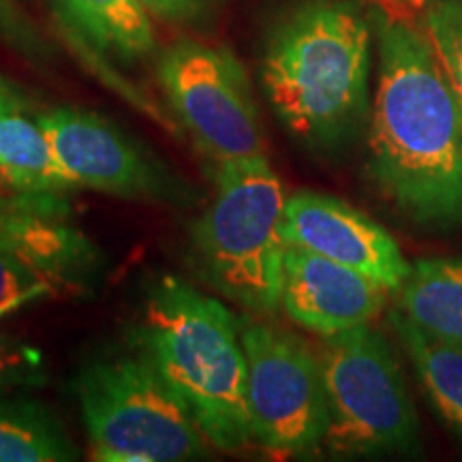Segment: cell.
Returning a JSON list of instances; mask_svg holds the SVG:
<instances>
[{
    "label": "cell",
    "instance_id": "obj_1",
    "mask_svg": "<svg viewBox=\"0 0 462 462\" xmlns=\"http://www.w3.org/2000/svg\"><path fill=\"white\" fill-rule=\"evenodd\" d=\"M368 167L381 193L420 225H462V109L424 31L379 26Z\"/></svg>",
    "mask_w": 462,
    "mask_h": 462
},
{
    "label": "cell",
    "instance_id": "obj_2",
    "mask_svg": "<svg viewBox=\"0 0 462 462\" xmlns=\"http://www.w3.org/2000/svg\"><path fill=\"white\" fill-rule=\"evenodd\" d=\"M371 28L349 0H309L270 37L262 86L282 126L315 150H337L368 118Z\"/></svg>",
    "mask_w": 462,
    "mask_h": 462
},
{
    "label": "cell",
    "instance_id": "obj_3",
    "mask_svg": "<svg viewBox=\"0 0 462 462\" xmlns=\"http://www.w3.org/2000/svg\"><path fill=\"white\" fill-rule=\"evenodd\" d=\"M137 337L142 354L189 409L208 443L223 452L245 448L251 439L246 357L227 306L165 274L150 287Z\"/></svg>",
    "mask_w": 462,
    "mask_h": 462
},
{
    "label": "cell",
    "instance_id": "obj_4",
    "mask_svg": "<svg viewBox=\"0 0 462 462\" xmlns=\"http://www.w3.org/2000/svg\"><path fill=\"white\" fill-rule=\"evenodd\" d=\"M285 193L263 157L217 167V193L190 229V255L201 279L255 313L281 304Z\"/></svg>",
    "mask_w": 462,
    "mask_h": 462
},
{
    "label": "cell",
    "instance_id": "obj_5",
    "mask_svg": "<svg viewBox=\"0 0 462 462\" xmlns=\"http://www.w3.org/2000/svg\"><path fill=\"white\" fill-rule=\"evenodd\" d=\"M75 392L95 460L206 458V435L143 354L92 362L79 373Z\"/></svg>",
    "mask_w": 462,
    "mask_h": 462
},
{
    "label": "cell",
    "instance_id": "obj_6",
    "mask_svg": "<svg viewBox=\"0 0 462 462\" xmlns=\"http://www.w3.org/2000/svg\"><path fill=\"white\" fill-rule=\"evenodd\" d=\"M326 388V441L334 452L381 454L409 449L418 411L394 351L371 323L326 337L319 349Z\"/></svg>",
    "mask_w": 462,
    "mask_h": 462
},
{
    "label": "cell",
    "instance_id": "obj_7",
    "mask_svg": "<svg viewBox=\"0 0 462 462\" xmlns=\"http://www.w3.org/2000/svg\"><path fill=\"white\" fill-rule=\"evenodd\" d=\"M167 101L190 140L217 167L263 157V133L251 84L229 50L182 39L159 58Z\"/></svg>",
    "mask_w": 462,
    "mask_h": 462
},
{
    "label": "cell",
    "instance_id": "obj_8",
    "mask_svg": "<svg viewBox=\"0 0 462 462\" xmlns=\"http://www.w3.org/2000/svg\"><path fill=\"white\" fill-rule=\"evenodd\" d=\"M240 338L251 439L273 454L313 452L330 426L319 354L263 321L246 323Z\"/></svg>",
    "mask_w": 462,
    "mask_h": 462
},
{
    "label": "cell",
    "instance_id": "obj_9",
    "mask_svg": "<svg viewBox=\"0 0 462 462\" xmlns=\"http://www.w3.org/2000/svg\"><path fill=\"white\" fill-rule=\"evenodd\" d=\"M62 217V198L0 204V317L65 293L92 270L95 248Z\"/></svg>",
    "mask_w": 462,
    "mask_h": 462
},
{
    "label": "cell",
    "instance_id": "obj_10",
    "mask_svg": "<svg viewBox=\"0 0 462 462\" xmlns=\"http://www.w3.org/2000/svg\"><path fill=\"white\" fill-rule=\"evenodd\" d=\"M78 187L125 199L184 201V184L103 116L54 107L37 118Z\"/></svg>",
    "mask_w": 462,
    "mask_h": 462
},
{
    "label": "cell",
    "instance_id": "obj_11",
    "mask_svg": "<svg viewBox=\"0 0 462 462\" xmlns=\"http://www.w3.org/2000/svg\"><path fill=\"white\" fill-rule=\"evenodd\" d=\"M282 236L287 246L354 268L388 291H398L411 273L398 242L379 223L317 190H298L285 199Z\"/></svg>",
    "mask_w": 462,
    "mask_h": 462
},
{
    "label": "cell",
    "instance_id": "obj_12",
    "mask_svg": "<svg viewBox=\"0 0 462 462\" xmlns=\"http://www.w3.org/2000/svg\"><path fill=\"white\" fill-rule=\"evenodd\" d=\"M388 289L368 276L298 246H287L281 306L289 319L323 338L371 323Z\"/></svg>",
    "mask_w": 462,
    "mask_h": 462
},
{
    "label": "cell",
    "instance_id": "obj_13",
    "mask_svg": "<svg viewBox=\"0 0 462 462\" xmlns=\"http://www.w3.org/2000/svg\"><path fill=\"white\" fill-rule=\"evenodd\" d=\"M398 310L420 330L462 349V257L411 263L398 289Z\"/></svg>",
    "mask_w": 462,
    "mask_h": 462
},
{
    "label": "cell",
    "instance_id": "obj_14",
    "mask_svg": "<svg viewBox=\"0 0 462 462\" xmlns=\"http://www.w3.org/2000/svg\"><path fill=\"white\" fill-rule=\"evenodd\" d=\"M0 173L17 193L62 198L78 189L42 125L24 112L0 114Z\"/></svg>",
    "mask_w": 462,
    "mask_h": 462
},
{
    "label": "cell",
    "instance_id": "obj_15",
    "mask_svg": "<svg viewBox=\"0 0 462 462\" xmlns=\"http://www.w3.org/2000/svg\"><path fill=\"white\" fill-rule=\"evenodd\" d=\"M62 9L95 48L120 60H140L157 45L152 15L140 0H62Z\"/></svg>",
    "mask_w": 462,
    "mask_h": 462
},
{
    "label": "cell",
    "instance_id": "obj_16",
    "mask_svg": "<svg viewBox=\"0 0 462 462\" xmlns=\"http://www.w3.org/2000/svg\"><path fill=\"white\" fill-rule=\"evenodd\" d=\"M79 452L50 407L26 396H0V462H71Z\"/></svg>",
    "mask_w": 462,
    "mask_h": 462
},
{
    "label": "cell",
    "instance_id": "obj_17",
    "mask_svg": "<svg viewBox=\"0 0 462 462\" xmlns=\"http://www.w3.org/2000/svg\"><path fill=\"white\" fill-rule=\"evenodd\" d=\"M392 326L432 407L462 435V349L420 330L401 310L392 313Z\"/></svg>",
    "mask_w": 462,
    "mask_h": 462
},
{
    "label": "cell",
    "instance_id": "obj_18",
    "mask_svg": "<svg viewBox=\"0 0 462 462\" xmlns=\"http://www.w3.org/2000/svg\"><path fill=\"white\" fill-rule=\"evenodd\" d=\"M424 34L462 109V0H441L424 17Z\"/></svg>",
    "mask_w": 462,
    "mask_h": 462
},
{
    "label": "cell",
    "instance_id": "obj_19",
    "mask_svg": "<svg viewBox=\"0 0 462 462\" xmlns=\"http://www.w3.org/2000/svg\"><path fill=\"white\" fill-rule=\"evenodd\" d=\"M0 39L31 60H48L50 56L31 20L11 0H0Z\"/></svg>",
    "mask_w": 462,
    "mask_h": 462
},
{
    "label": "cell",
    "instance_id": "obj_20",
    "mask_svg": "<svg viewBox=\"0 0 462 462\" xmlns=\"http://www.w3.org/2000/svg\"><path fill=\"white\" fill-rule=\"evenodd\" d=\"M154 20L170 24H190L199 22L215 11L218 0H140Z\"/></svg>",
    "mask_w": 462,
    "mask_h": 462
},
{
    "label": "cell",
    "instance_id": "obj_21",
    "mask_svg": "<svg viewBox=\"0 0 462 462\" xmlns=\"http://www.w3.org/2000/svg\"><path fill=\"white\" fill-rule=\"evenodd\" d=\"M28 106L26 97L15 88L14 84L0 75V114L7 112H24Z\"/></svg>",
    "mask_w": 462,
    "mask_h": 462
},
{
    "label": "cell",
    "instance_id": "obj_22",
    "mask_svg": "<svg viewBox=\"0 0 462 462\" xmlns=\"http://www.w3.org/2000/svg\"><path fill=\"white\" fill-rule=\"evenodd\" d=\"M24 193H17V190L7 182V178L0 173V204H7V201L20 199Z\"/></svg>",
    "mask_w": 462,
    "mask_h": 462
}]
</instances>
